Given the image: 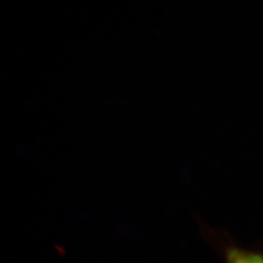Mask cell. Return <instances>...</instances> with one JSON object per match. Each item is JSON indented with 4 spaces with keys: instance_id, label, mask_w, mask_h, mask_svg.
I'll return each instance as SVG.
<instances>
[{
    "instance_id": "6da1fadb",
    "label": "cell",
    "mask_w": 263,
    "mask_h": 263,
    "mask_svg": "<svg viewBox=\"0 0 263 263\" xmlns=\"http://www.w3.org/2000/svg\"><path fill=\"white\" fill-rule=\"evenodd\" d=\"M226 263H263V254L232 246L227 248Z\"/></svg>"
}]
</instances>
